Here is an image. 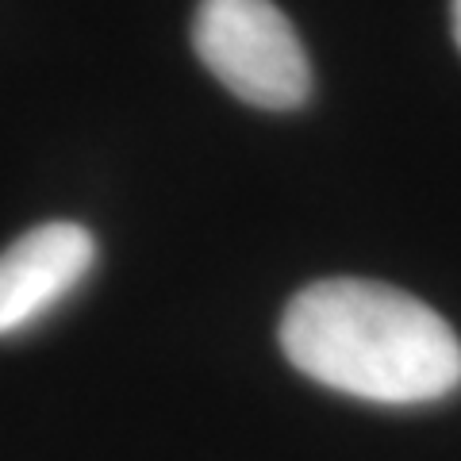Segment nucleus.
Wrapping results in <instances>:
<instances>
[{
  "instance_id": "obj_1",
  "label": "nucleus",
  "mask_w": 461,
  "mask_h": 461,
  "mask_svg": "<svg viewBox=\"0 0 461 461\" xmlns=\"http://www.w3.org/2000/svg\"><path fill=\"white\" fill-rule=\"evenodd\" d=\"M281 350L304 377L369 403H430L461 384V342L423 300L381 281L330 277L281 315Z\"/></svg>"
},
{
  "instance_id": "obj_2",
  "label": "nucleus",
  "mask_w": 461,
  "mask_h": 461,
  "mask_svg": "<svg viewBox=\"0 0 461 461\" xmlns=\"http://www.w3.org/2000/svg\"><path fill=\"white\" fill-rule=\"evenodd\" d=\"M193 42L215 81L254 108L288 112L312 93L304 42L269 0H200Z\"/></svg>"
},
{
  "instance_id": "obj_3",
  "label": "nucleus",
  "mask_w": 461,
  "mask_h": 461,
  "mask_svg": "<svg viewBox=\"0 0 461 461\" xmlns=\"http://www.w3.org/2000/svg\"><path fill=\"white\" fill-rule=\"evenodd\" d=\"M96 262V242L81 223H42L0 254V339L42 320L74 293Z\"/></svg>"
},
{
  "instance_id": "obj_4",
  "label": "nucleus",
  "mask_w": 461,
  "mask_h": 461,
  "mask_svg": "<svg viewBox=\"0 0 461 461\" xmlns=\"http://www.w3.org/2000/svg\"><path fill=\"white\" fill-rule=\"evenodd\" d=\"M454 39H457V47H461V0H454Z\"/></svg>"
}]
</instances>
